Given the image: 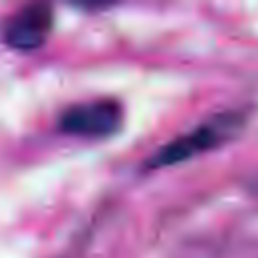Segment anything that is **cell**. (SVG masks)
Returning <instances> with one entry per match:
<instances>
[{"label":"cell","instance_id":"7a4b0ae2","mask_svg":"<svg viewBox=\"0 0 258 258\" xmlns=\"http://www.w3.org/2000/svg\"><path fill=\"white\" fill-rule=\"evenodd\" d=\"M123 121L121 105L113 99H95L69 107L60 119L58 127L67 135L103 139L113 135Z\"/></svg>","mask_w":258,"mask_h":258},{"label":"cell","instance_id":"6da1fadb","mask_svg":"<svg viewBox=\"0 0 258 258\" xmlns=\"http://www.w3.org/2000/svg\"><path fill=\"white\" fill-rule=\"evenodd\" d=\"M242 127H244V115L238 111H226V113L214 115L212 119L194 127L189 133H183L173 141L165 143L157 153L149 157L147 165L167 167V165H175L185 159H191L200 153H206L230 141Z\"/></svg>","mask_w":258,"mask_h":258},{"label":"cell","instance_id":"3957f363","mask_svg":"<svg viewBox=\"0 0 258 258\" xmlns=\"http://www.w3.org/2000/svg\"><path fill=\"white\" fill-rule=\"evenodd\" d=\"M52 24L54 16L48 4H28L6 20L2 36L14 50H36L50 36Z\"/></svg>","mask_w":258,"mask_h":258}]
</instances>
